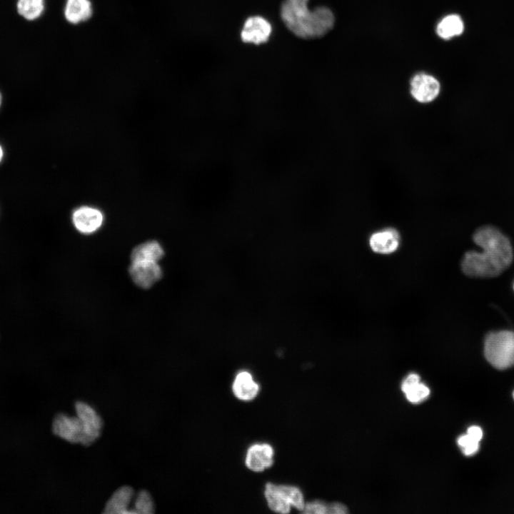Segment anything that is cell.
I'll return each mask as SVG.
<instances>
[{
  "label": "cell",
  "mask_w": 514,
  "mask_h": 514,
  "mask_svg": "<svg viewBox=\"0 0 514 514\" xmlns=\"http://www.w3.org/2000/svg\"><path fill=\"white\" fill-rule=\"evenodd\" d=\"M3 156H4V151H3L2 147L0 146V162L2 160Z\"/></svg>",
  "instance_id": "cell-26"
},
{
  "label": "cell",
  "mask_w": 514,
  "mask_h": 514,
  "mask_svg": "<svg viewBox=\"0 0 514 514\" xmlns=\"http://www.w3.org/2000/svg\"><path fill=\"white\" fill-rule=\"evenodd\" d=\"M328 505H327L325 503L320 500H316L305 504L303 513L318 514L328 513Z\"/></svg>",
  "instance_id": "cell-22"
},
{
  "label": "cell",
  "mask_w": 514,
  "mask_h": 514,
  "mask_svg": "<svg viewBox=\"0 0 514 514\" xmlns=\"http://www.w3.org/2000/svg\"><path fill=\"white\" fill-rule=\"evenodd\" d=\"M264 495L269 508L274 512L288 513L291 506L302 511L304 508L303 494L296 486L268 483Z\"/></svg>",
  "instance_id": "cell-4"
},
{
  "label": "cell",
  "mask_w": 514,
  "mask_h": 514,
  "mask_svg": "<svg viewBox=\"0 0 514 514\" xmlns=\"http://www.w3.org/2000/svg\"><path fill=\"white\" fill-rule=\"evenodd\" d=\"M129 273L133 282L143 288L151 287L162 276L161 268L155 261L131 262Z\"/></svg>",
  "instance_id": "cell-9"
},
{
  "label": "cell",
  "mask_w": 514,
  "mask_h": 514,
  "mask_svg": "<svg viewBox=\"0 0 514 514\" xmlns=\"http://www.w3.org/2000/svg\"><path fill=\"white\" fill-rule=\"evenodd\" d=\"M273 449L266 443L251 446L246 453V465L251 470L261 472L271 467L273 463Z\"/></svg>",
  "instance_id": "cell-12"
},
{
  "label": "cell",
  "mask_w": 514,
  "mask_h": 514,
  "mask_svg": "<svg viewBox=\"0 0 514 514\" xmlns=\"http://www.w3.org/2000/svg\"><path fill=\"white\" fill-rule=\"evenodd\" d=\"M75 409L76 416L83 427L82 445H89L101 435L103 420L96 410L86 403L77 401L75 404Z\"/></svg>",
  "instance_id": "cell-5"
},
{
  "label": "cell",
  "mask_w": 514,
  "mask_h": 514,
  "mask_svg": "<svg viewBox=\"0 0 514 514\" xmlns=\"http://www.w3.org/2000/svg\"><path fill=\"white\" fill-rule=\"evenodd\" d=\"M482 252H466L461 262L463 273L472 278H494L505 271L513 260L510 240L493 226L478 228L473 236Z\"/></svg>",
  "instance_id": "cell-1"
},
{
  "label": "cell",
  "mask_w": 514,
  "mask_h": 514,
  "mask_svg": "<svg viewBox=\"0 0 514 514\" xmlns=\"http://www.w3.org/2000/svg\"><path fill=\"white\" fill-rule=\"evenodd\" d=\"M308 0H284L281 7V19L286 27L302 39L320 38L335 24L333 11L328 7H308Z\"/></svg>",
  "instance_id": "cell-2"
},
{
  "label": "cell",
  "mask_w": 514,
  "mask_h": 514,
  "mask_svg": "<svg viewBox=\"0 0 514 514\" xmlns=\"http://www.w3.org/2000/svg\"><path fill=\"white\" fill-rule=\"evenodd\" d=\"M440 84L433 75L420 72L415 74L410 81V92L418 102L427 104L433 101L440 94Z\"/></svg>",
  "instance_id": "cell-6"
},
{
  "label": "cell",
  "mask_w": 514,
  "mask_h": 514,
  "mask_svg": "<svg viewBox=\"0 0 514 514\" xmlns=\"http://www.w3.org/2000/svg\"><path fill=\"white\" fill-rule=\"evenodd\" d=\"M92 15V6L89 0H66L64 16L76 24L88 20Z\"/></svg>",
  "instance_id": "cell-14"
},
{
  "label": "cell",
  "mask_w": 514,
  "mask_h": 514,
  "mask_svg": "<svg viewBox=\"0 0 514 514\" xmlns=\"http://www.w3.org/2000/svg\"><path fill=\"white\" fill-rule=\"evenodd\" d=\"M154 512V503L149 493L146 490L138 492L134 501L133 513L150 514Z\"/></svg>",
  "instance_id": "cell-19"
},
{
  "label": "cell",
  "mask_w": 514,
  "mask_h": 514,
  "mask_svg": "<svg viewBox=\"0 0 514 514\" xmlns=\"http://www.w3.org/2000/svg\"><path fill=\"white\" fill-rule=\"evenodd\" d=\"M467 433L472 435L475 438L480 440L483 438L482 429L476 425H473L468 428Z\"/></svg>",
  "instance_id": "cell-25"
},
{
  "label": "cell",
  "mask_w": 514,
  "mask_h": 514,
  "mask_svg": "<svg viewBox=\"0 0 514 514\" xmlns=\"http://www.w3.org/2000/svg\"><path fill=\"white\" fill-rule=\"evenodd\" d=\"M347 513L346 507L341 503H335L328 505V513L344 514Z\"/></svg>",
  "instance_id": "cell-24"
},
{
  "label": "cell",
  "mask_w": 514,
  "mask_h": 514,
  "mask_svg": "<svg viewBox=\"0 0 514 514\" xmlns=\"http://www.w3.org/2000/svg\"><path fill=\"white\" fill-rule=\"evenodd\" d=\"M103 221L101 211L91 206L79 207L72 213V221L75 228L83 233L96 231L101 226Z\"/></svg>",
  "instance_id": "cell-10"
},
{
  "label": "cell",
  "mask_w": 514,
  "mask_h": 514,
  "mask_svg": "<svg viewBox=\"0 0 514 514\" xmlns=\"http://www.w3.org/2000/svg\"><path fill=\"white\" fill-rule=\"evenodd\" d=\"M480 441L468 433L462 435L458 438V444L466 456L473 455L479 450Z\"/></svg>",
  "instance_id": "cell-20"
},
{
  "label": "cell",
  "mask_w": 514,
  "mask_h": 514,
  "mask_svg": "<svg viewBox=\"0 0 514 514\" xmlns=\"http://www.w3.org/2000/svg\"><path fill=\"white\" fill-rule=\"evenodd\" d=\"M420 383V376L416 373L409 374L401 385V390L405 394L412 388Z\"/></svg>",
  "instance_id": "cell-23"
},
{
  "label": "cell",
  "mask_w": 514,
  "mask_h": 514,
  "mask_svg": "<svg viewBox=\"0 0 514 514\" xmlns=\"http://www.w3.org/2000/svg\"><path fill=\"white\" fill-rule=\"evenodd\" d=\"M430 394L429 388L419 383L405 393L407 399L411 403H418L425 399Z\"/></svg>",
  "instance_id": "cell-21"
},
{
  "label": "cell",
  "mask_w": 514,
  "mask_h": 514,
  "mask_svg": "<svg viewBox=\"0 0 514 514\" xmlns=\"http://www.w3.org/2000/svg\"><path fill=\"white\" fill-rule=\"evenodd\" d=\"M513 398H514V391H513Z\"/></svg>",
  "instance_id": "cell-28"
},
{
  "label": "cell",
  "mask_w": 514,
  "mask_h": 514,
  "mask_svg": "<svg viewBox=\"0 0 514 514\" xmlns=\"http://www.w3.org/2000/svg\"><path fill=\"white\" fill-rule=\"evenodd\" d=\"M513 289H514V284H513Z\"/></svg>",
  "instance_id": "cell-29"
},
{
  "label": "cell",
  "mask_w": 514,
  "mask_h": 514,
  "mask_svg": "<svg viewBox=\"0 0 514 514\" xmlns=\"http://www.w3.org/2000/svg\"><path fill=\"white\" fill-rule=\"evenodd\" d=\"M236 398L242 400H251L258 394L259 386L251 374L248 371L239 372L235 378L232 386Z\"/></svg>",
  "instance_id": "cell-13"
},
{
  "label": "cell",
  "mask_w": 514,
  "mask_h": 514,
  "mask_svg": "<svg viewBox=\"0 0 514 514\" xmlns=\"http://www.w3.org/2000/svg\"><path fill=\"white\" fill-rule=\"evenodd\" d=\"M464 22L456 14L445 16L438 23L435 31L437 35L444 40H448L461 35L464 31Z\"/></svg>",
  "instance_id": "cell-16"
},
{
  "label": "cell",
  "mask_w": 514,
  "mask_h": 514,
  "mask_svg": "<svg viewBox=\"0 0 514 514\" xmlns=\"http://www.w3.org/2000/svg\"><path fill=\"white\" fill-rule=\"evenodd\" d=\"M400 243L398 231L393 228H385L373 233L369 238L371 250L379 254H390L398 250Z\"/></svg>",
  "instance_id": "cell-11"
},
{
  "label": "cell",
  "mask_w": 514,
  "mask_h": 514,
  "mask_svg": "<svg viewBox=\"0 0 514 514\" xmlns=\"http://www.w3.org/2000/svg\"><path fill=\"white\" fill-rule=\"evenodd\" d=\"M164 255L160 244L155 241H147L133 248L131 256V262L155 261L158 262Z\"/></svg>",
  "instance_id": "cell-17"
},
{
  "label": "cell",
  "mask_w": 514,
  "mask_h": 514,
  "mask_svg": "<svg viewBox=\"0 0 514 514\" xmlns=\"http://www.w3.org/2000/svg\"><path fill=\"white\" fill-rule=\"evenodd\" d=\"M484 356L496 369L505 370L514 366V331L488 333L484 341Z\"/></svg>",
  "instance_id": "cell-3"
},
{
  "label": "cell",
  "mask_w": 514,
  "mask_h": 514,
  "mask_svg": "<svg viewBox=\"0 0 514 514\" xmlns=\"http://www.w3.org/2000/svg\"><path fill=\"white\" fill-rule=\"evenodd\" d=\"M272 32L268 21L259 16L248 18L241 31V38L245 43L261 44L268 41Z\"/></svg>",
  "instance_id": "cell-8"
},
{
  "label": "cell",
  "mask_w": 514,
  "mask_h": 514,
  "mask_svg": "<svg viewBox=\"0 0 514 514\" xmlns=\"http://www.w3.org/2000/svg\"><path fill=\"white\" fill-rule=\"evenodd\" d=\"M1 93H0V106H1Z\"/></svg>",
  "instance_id": "cell-27"
},
{
  "label": "cell",
  "mask_w": 514,
  "mask_h": 514,
  "mask_svg": "<svg viewBox=\"0 0 514 514\" xmlns=\"http://www.w3.org/2000/svg\"><path fill=\"white\" fill-rule=\"evenodd\" d=\"M52 431L68 442L83 443V427L77 416H69L62 413L57 414L52 423Z\"/></svg>",
  "instance_id": "cell-7"
},
{
  "label": "cell",
  "mask_w": 514,
  "mask_h": 514,
  "mask_svg": "<svg viewBox=\"0 0 514 514\" xmlns=\"http://www.w3.org/2000/svg\"><path fill=\"white\" fill-rule=\"evenodd\" d=\"M134 495L130 486H122L116 490L107 502L104 513H130L128 505Z\"/></svg>",
  "instance_id": "cell-15"
},
{
  "label": "cell",
  "mask_w": 514,
  "mask_h": 514,
  "mask_svg": "<svg viewBox=\"0 0 514 514\" xmlns=\"http://www.w3.org/2000/svg\"><path fill=\"white\" fill-rule=\"evenodd\" d=\"M16 11L25 20L39 19L45 11V0H17Z\"/></svg>",
  "instance_id": "cell-18"
}]
</instances>
